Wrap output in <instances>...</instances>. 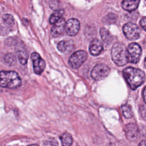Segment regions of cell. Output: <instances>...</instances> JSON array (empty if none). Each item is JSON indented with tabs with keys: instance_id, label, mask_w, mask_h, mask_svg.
Masks as SVG:
<instances>
[{
	"instance_id": "6da1fadb",
	"label": "cell",
	"mask_w": 146,
	"mask_h": 146,
	"mask_svg": "<svg viewBox=\"0 0 146 146\" xmlns=\"http://www.w3.org/2000/svg\"><path fill=\"white\" fill-rule=\"evenodd\" d=\"M123 75L132 90H135L141 86L145 78L144 72L140 69L131 67L124 70Z\"/></svg>"
},
{
	"instance_id": "7a4b0ae2",
	"label": "cell",
	"mask_w": 146,
	"mask_h": 146,
	"mask_svg": "<svg viewBox=\"0 0 146 146\" xmlns=\"http://www.w3.org/2000/svg\"><path fill=\"white\" fill-rule=\"evenodd\" d=\"M22 81L18 74L14 71L0 72V86L4 88H16L19 87Z\"/></svg>"
},
{
	"instance_id": "3957f363",
	"label": "cell",
	"mask_w": 146,
	"mask_h": 146,
	"mask_svg": "<svg viewBox=\"0 0 146 146\" xmlns=\"http://www.w3.org/2000/svg\"><path fill=\"white\" fill-rule=\"evenodd\" d=\"M111 56L115 63L119 66H124L128 62L127 49L122 43H116L113 46Z\"/></svg>"
},
{
	"instance_id": "277c9868",
	"label": "cell",
	"mask_w": 146,
	"mask_h": 146,
	"mask_svg": "<svg viewBox=\"0 0 146 146\" xmlns=\"http://www.w3.org/2000/svg\"><path fill=\"white\" fill-rule=\"evenodd\" d=\"M127 49L128 62L137 63L139 61L141 55V46L136 43H132L128 45Z\"/></svg>"
},
{
	"instance_id": "5b68a950",
	"label": "cell",
	"mask_w": 146,
	"mask_h": 146,
	"mask_svg": "<svg viewBox=\"0 0 146 146\" xmlns=\"http://www.w3.org/2000/svg\"><path fill=\"white\" fill-rule=\"evenodd\" d=\"M87 56L85 51L78 50L70 56L68 60L69 64L73 68H78L86 60Z\"/></svg>"
},
{
	"instance_id": "8992f818",
	"label": "cell",
	"mask_w": 146,
	"mask_h": 146,
	"mask_svg": "<svg viewBox=\"0 0 146 146\" xmlns=\"http://www.w3.org/2000/svg\"><path fill=\"white\" fill-rule=\"evenodd\" d=\"M110 68L105 64L96 65L91 71V76L96 80H100L106 78L110 74Z\"/></svg>"
},
{
	"instance_id": "52a82bcc",
	"label": "cell",
	"mask_w": 146,
	"mask_h": 146,
	"mask_svg": "<svg viewBox=\"0 0 146 146\" xmlns=\"http://www.w3.org/2000/svg\"><path fill=\"white\" fill-rule=\"evenodd\" d=\"M123 31L126 38L132 40L137 39L141 33V30L139 27L132 23H125L123 26Z\"/></svg>"
},
{
	"instance_id": "ba28073f",
	"label": "cell",
	"mask_w": 146,
	"mask_h": 146,
	"mask_svg": "<svg viewBox=\"0 0 146 146\" xmlns=\"http://www.w3.org/2000/svg\"><path fill=\"white\" fill-rule=\"evenodd\" d=\"M33 63V70L36 74L40 75L44 71L46 66L44 60L37 52H33L31 56Z\"/></svg>"
},
{
	"instance_id": "9c48e42d",
	"label": "cell",
	"mask_w": 146,
	"mask_h": 146,
	"mask_svg": "<svg viewBox=\"0 0 146 146\" xmlns=\"http://www.w3.org/2000/svg\"><path fill=\"white\" fill-rule=\"evenodd\" d=\"M80 29V22L77 19L71 18L66 22L65 31L68 35H75Z\"/></svg>"
},
{
	"instance_id": "30bf717a",
	"label": "cell",
	"mask_w": 146,
	"mask_h": 146,
	"mask_svg": "<svg viewBox=\"0 0 146 146\" xmlns=\"http://www.w3.org/2000/svg\"><path fill=\"white\" fill-rule=\"evenodd\" d=\"M125 135L127 138L130 141H136L139 135V130L136 124L131 123L125 126Z\"/></svg>"
},
{
	"instance_id": "8fae6325",
	"label": "cell",
	"mask_w": 146,
	"mask_h": 146,
	"mask_svg": "<svg viewBox=\"0 0 146 146\" xmlns=\"http://www.w3.org/2000/svg\"><path fill=\"white\" fill-rule=\"evenodd\" d=\"M65 25L66 22L64 18H62L58 20L54 24V26L51 28V35L54 38L60 36L64 30Z\"/></svg>"
},
{
	"instance_id": "7c38bea8",
	"label": "cell",
	"mask_w": 146,
	"mask_h": 146,
	"mask_svg": "<svg viewBox=\"0 0 146 146\" xmlns=\"http://www.w3.org/2000/svg\"><path fill=\"white\" fill-rule=\"evenodd\" d=\"M74 42L70 39L62 40L57 45L58 50L63 53H69L74 49Z\"/></svg>"
},
{
	"instance_id": "4fadbf2b",
	"label": "cell",
	"mask_w": 146,
	"mask_h": 146,
	"mask_svg": "<svg viewBox=\"0 0 146 146\" xmlns=\"http://www.w3.org/2000/svg\"><path fill=\"white\" fill-rule=\"evenodd\" d=\"M103 49L102 42L98 39L92 40L89 46V51L91 55L96 56L100 54Z\"/></svg>"
},
{
	"instance_id": "5bb4252c",
	"label": "cell",
	"mask_w": 146,
	"mask_h": 146,
	"mask_svg": "<svg viewBox=\"0 0 146 146\" xmlns=\"http://www.w3.org/2000/svg\"><path fill=\"white\" fill-rule=\"evenodd\" d=\"M139 2L140 0H123L121 3V6L125 10L132 11L137 8Z\"/></svg>"
},
{
	"instance_id": "9a60e30c",
	"label": "cell",
	"mask_w": 146,
	"mask_h": 146,
	"mask_svg": "<svg viewBox=\"0 0 146 146\" xmlns=\"http://www.w3.org/2000/svg\"><path fill=\"white\" fill-rule=\"evenodd\" d=\"M16 54L20 63L22 64H26L28 59V53L27 51L23 48L19 49L17 48L16 50Z\"/></svg>"
},
{
	"instance_id": "2e32d148",
	"label": "cell",
	"mask_w": 146,
	"mask_h": 146,
	"mask_svg": "<svg viewBox=\"0 0 146 146\" xmlns=\"http://www.w3.org/2000/svg\"><path fill=\"white\" fill-rule=\"evenodd\" d=\"M64 11L62 9L56 10L51 15L49 19L50 23L52 25H54V23H55L58 20L62 18V17L64 14Z\"/></svg>"
},
{
	"instance_id": "e0dca14e",
	"label": "cell",
	"mask_w": 146,
	"mask_h": 146,
	"mask_svg": "<svg viewBox=\"0 0 146 146\" xmlns=\"http://www.w3.org/2000/svg\"><path fill=\"white\" fill-rule=\"evenodd\" d=\"M62 146H71L72 143V138L71 135L65 132L60 137Z\"/></svg>"
},
{
	"instance_id": "ac0fdd59",
	"label": "cell",
	"mask_w": 146,
	"mask_h": 146,
	"mask_svg": "<svg viewBox=\"0 0 146 146\" xmlns=\"http://www.w3.org/2000/svg\"><path fill=\"white\" fill-rule=\"evenodd\" d=\"M100 34L102 38V39L106 43L108 44L111 41V35L108 30L106 28H101L100 30Z\"/></svg>"
},
{
	"instance_id": "d6986e66",
	"label": "cell",
	"mask_w": 146,
	"mask_h": 146,
	"mask_svg": "<svg viewBox=\"0 0 146 146\" xmlns=\"http://www.w3.org/2000/svg\"><path fill=\"white\" fill-rule=\"evenodd\" d=\"M122 112L125 117L129 119L133 116V112L131 107L128 104H124L121 106Z\"/></svg>"
},
{
	"instance_id": "ffe728a7",
	"label": "cell",
	"mask_w": 146,
	"mask_h": 146,
	"mask_svg": "<svg viewBox=\"0 0 146 146\" xmlns=\"http://www.w3.org/2000/svg\"><path fill=\"white\" fill-rule=\"evenodd\" d=\"M3 20L4 22L7 25H13L14 23V18L11 14H6L3 16Z\"/></svg>"
},
{
	"instance_id": "44dd1931",
	"label": "cell",
	"mask_w": 146,
	"mask_h": 146,
	"mask_svg": "<svg viewBox=\"0 0 146 146\" xmlns=\"http://www.w3.org/2000/svg\"><path fill=\"white\" fill-rule=\"evenodd\" d=\"M5 60L6 63H7L9 64H13L14 62H15V56L12 54H7L5 57Z\"/></svg>"
},
{
	"instance_id": "7402d4cb",
	"label": "cell",
	"mask_w": 146,
	"mask_h": 146,
	"mask_svg": "<svg viewBox=\"0 0 146 146\" xmlns=\"http://www.w3.org/2000/svg\"><path fill=\"white\" fill-rule=\"evenodd\" d=\"M44 146H57L58 143L54 139H49L44 141L43 143Z\"/></svg>"
},
{
	"instance_id": "603a6c76",
	"label": "cell",
	"mask_w": 146,
	"mask_h": 146,
	"mask_svg": "<svg viewBox=\"0 0 146 146\" xmlns=\"http://www.w3.org/2000/svg\"><path fill=\"white\" fill-rule=\"evenodd\" d=\"M139 112L143 119L146 121V104L141 105L140 107Z\"/></svg>"
},
{
	"instance_id": "cb8c5ba5",
	"label": "cell",
	"mask_w": 146,
	"mask_h": 146,
	"mask_svg": "<svg viewBox=\"0 0 146 146\" xmlns=\"http://www.w3.org/2000/svg\"><path fill=\"white\" fill-rule=\"evenodd\" d=\"M140 24L141 27L146 31V17H144L141 19L140 21Z\"/></svg>"
},
{
	"instance_id": "d4e9b609",
	"label": "cell",
	"mask_w": 146,
	"mask_h": 146,
	"mask_svg": "<svg viewBox=\"0 0 146 146\" xmlns=\"http://www.w3.org/2000/svg\"><path fill=\"white\" fill-rule=\"evenodd\" d=\"M143 99L144 101L145 102V103L146 104V86L144 87L143 91Z\"/></svg>"
},
{
	"instance_id": "484cf974",
	"label": "cell",
	"mask_w": 146,
	"mask_h": 146,
	"mask_svg": "<svg viewBox=\"0 0 146 146\" xmlns=\"http://www.w3.org/2000/svg\"><path fill=\"white\" fill-rule=\"evenodd\" d=\"M139 146H146V140H143L140 142Z\"/></svg>"
},
{
	"instance_id": "4316f807",
	"label": "cell",
	"mask_w": 146,
	"mask_h": 146,
	"mask_svg": "<svg viewBox=\"0 0 146 146\" xmlns=\"http://www.w3.org/2000/svg\"><path fill=\"white\" fill-rule=\"evenodd\" d=\"M144 66H145V67L146 68V57H145V60H144Z\"/></svg>"
},
{
	"instance_id": "83f0119b",
	"label": "cell",
	"mask_w": 146,
	"mask_h": 146,
	"mask_svg": "<svg viewBox=\"0 0 146 146\" xmlns=\"http://www.w3.org/2000/svg\"><path fill=\"white\" fill-rule=\"evenodd\" d=\"M29 146H39V145H36V144H33V145H29Z\"/></svg>"
}]
</instances>
